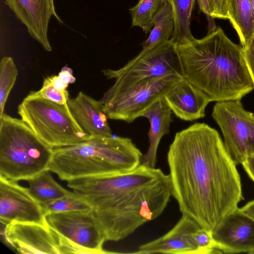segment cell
<instances>
[{
  "label": "cell",
  "instance_id": "obj_1",
  "mask_svg": "<svg viewBox=\"0 0 254 254\" xmlns=\"http://www.w3.org/2000/svg\"><path fill=\"white\" fill-rule=\"evenodd\" d=\"M172 196L182 215L211 233L243 199L241 178L218 131L195 123L177 132L167 153Z\"/></svg>",
  "mask_w": 254,
  "mask_h": 254
},
{
  "label": "cell",
  "instance_id": "obj_2",
  "mask_svg": "<svg viewBox=\"0 0 254 254\" xmlns=\"http://www.w3.org/2000/svg\"><path fill=\"white\" fill-rule=\"evenodd\" d=\"M67 186L92 206L106 241L114 242L158 217L172 196L169 175L141 164L125 173L70 180Z\"/></svg>",
  "mask_w": 254,
  "mask_h": 254
},
{
  "label": "cell",
  "instance_id": "obj_3",
  "mask_svg": "<svg viewBox=\"0 0 254 254\" xmlns=\"http://www.w3.org/2000/svg\"><path fill=\"white\" fill-rule=\"evenodd\" d=\"M177 48L183 77L211 102L241 100L254 89L243 47L220 27Z\"/></svg>",
  "mask_w": 254,
  "mask_h": 254
},
{
  "label": "cell",
  "instance_id": "obj_4",
  "mask_svg": "<svg viewBox=\"0 0 254 254\" xmlns=\"http://www.w3.org/2000/svg\"><path fill=\"white\" fill-rule=\"evenodd\" d=\"M142 153L128 137L92 138L54 148L49 170L62 180L112 175L131 171L141 164Z\"/></svg>",
  "mask_w": 254,
  "mask_h": 254
},
{
  "label": "cell",
  "instance_id": "obj_5",
  "mask_svg": "<svg viewBox=\"0 0 254 254\" xmlns=\"http://www.w3.org/2000/svg\"><path fill=\"white\" fill-rule=\"evenodd\" d=\"M53 151L22 119H0V176L27 181L49 170Z\"/></svg>",
  "mask_w": 254,
  "mask_h": 254
},
{
  "label": "cell",
  "instance_id": "obj_6",
  "mask_svg": "<svg viewBox=\"0 0 254 254\" xmlns=\"http://www.w3.org/2000/svg\"><path fill=\"white\" fill-rule=\"evenodd\" d=\"M18 115L36 134L56 148L77 144L92 138L81 128L67 103L27 96L17 107Z\"/></svg>",
  "mask_w": 254,
  "mask_h": 254
},
{
  "label": "cell",
  "instance_id": "obj_7",
  "mask_svg": "<svg viewBox=\"0 0 254 254\" xmlns=\"http://www.w3.org/2000/svg\"><path fill=\"white\" fill-rule=\"evenodd\" d=\"M102 72L107 79H114L104 97L120 93L144 80L172 74L183 76L177 45L171 39L139 53L120 68L102 69Z\"/></svg>",
  "mask_w": 254,
  "mask_h": 254
},
{
  "label": "cell",
  "instance_id": "obj_8",
  "mask_svg": "<svg viewBox=\"0 0 254 254\" xmlns=\"http://www.w3.org/2000/svg\"><path fill=\"white\" fill-rule=\"evenodd\" d=\"M56 234L61 254L114 253L104 250L106 238L93 209L46 215Z\"/></svg>",
  "mask_w": 254,
  "mask_h": 254
},
{
  "label": "cell",
  "instance_id": "obj_9",
  "mask_svg": "<svg viewBox=\"0 0 254 254\" xmlns=\"http://www.w3.org/2000/svg\"><path fill=\"white\" fill-rule=\"evenodd\" d=\"M183 77L177 74L140 82L116 95L99 100L108 119L127 123L142 117L145 111L174 86Z\"/></svg>",
  "mask_w": 254,
  "mask_h": 254
},
{
  "label": "cell",
  "instance_id": "obj_10",
  "mask_svg": "<svg viewBox=\"0 0 254 254\" xmlns=\"http://www.w3.org/2000/svg\"><path fill=\"white\" fill-rule=\"evenodd\" d=\"M212 116L219 127L228 153L237 165L254 153V115L240 100L216 102Z\"/></svg>",
  "mask_w": 254,
  "mask_h": 254
},
{
  "label": "cell",
  "instance_id": "obj_11",
  "mask_svg": "<svg viewBox=\"0 0 254 254\" xmlns=\"http://www.w3.org/2000/svg\"><path fill=\"white\" fill-rule=\"evenodd\" d=\"M0 220L5 225L13 222L48 225L40 204L28 188L0 176Z\"/></svg>",
  "mask_w": 254,
  "mask_h": 254
},
{
  "label": "cell",
  "instance_id": "obj_12",
  "mask_svg": "<svg viewBox=\"0 0 254 254\" xmlns=\"http://www.w3.org/2000/svg\"><path fill=\"white\" fill-rule=\"evenodd\" d=\"M222 253H247L254 250V219L237 207L221 220L211 233Z\"/></svg>",
  "mask_w": 254,
  "mask_h": 254
},
{
  "label": "cell",
  "instance_id": "obj_13",
  "mask_svg": "<svg viewBox=\"0 0 254 254\" xmlns=\"http://www.w3.org/2000/svg\"><path fill=\"white\" fill-rule=\"evenodd\" d=\"M4 237L19 254H61L58 237L48 225L11 223L5 227Z\"/></svg>",
  "mask_w": 254,
  "mask_h": 254
},
{
  "label": "cell",
  "instance_id": "obj_14",
  "mask_svg": "<svg viewBox=\"0 0 254 254\" xmlns=\"http://www.w3.org/2000/svg\"><path fill=\"white\" fill-rule=\"evenodd\" d=\"M16 17L24 24L31 37L46 51L52 47L48 36L49 23L52 15L63 22L57 14L51 0H5Z\"/></svg>",
  "mask_w": 254,
  "mask_h": 254
},
{
  "label": "cell",
  "instance_id": "obj_15",
  "mask_svg": "<svg viewBox=\"0 0 254 254\" xmlns=\"http://www.w3.org/2000/svg\"><path fill=\"white\" fill-rule=\"evenodd\" d=\"M200 227L190 217L182 215L167 233L140 246L134 254H201L193 237Z\"/></svg>",
  "mask_w": 254,
  "mask_h": 254
},
{
  "label": "cell",
  "instance_id": "obj_16",
  "mask_svg": "<svg viewBox=\"0 0 254 254\" xmlns=\"http://www.w3.org/2000/svg\"><path fill=\"white\" fill-rule=\"evenodd\" d=\"M163 98L172 113L186 121H193L203 118L206 107L211 102L205 93L184 77L181 78Z\"/></svg>",
  "mask_w": 254,
  "mask_h": 254
},
{
  "label": "cell",
  "instance_id": "obj_17",
  "mask_svg": "<svg viewBox=\"0 0 254 254\" xmlns=\"http://www.w3.org/2000/svg\"><path fill=\"white\" fill-rule=\"evenodd\" d=\"M73 118L82 130L92 138L113 136L108 117L100 101L82 92L67 102Z\"/></svg>",
  "mask_w": 254,
  "mask_h": 254
},
{
  "label": "cell",
  "instance_id": "obj_18",
  "mask_svg": "<svg viewBox=\"0 0 254 254\" xmlns=\"http://www.w3.org/2000/svg\"><path fill=\"white\" fill-rule=\"evenodd\" d=\"M172 112L163 98L150 106L143 114L150 123L148 132L149 146L143 155L141 165L149 168H155L158 145L162 138L168 134L173 121Z\"/></svg>",
  "mask_w": 254,
  "mask_h": 254
},
{
  "label": "cell",
  "instance_id": "obj_19",
  "mask_svg": "<svg viewBox=\"0 0 254 254\" xmlns=\"http://www.w3.org/2000/svg\"><path fill=\"white\" fill-rule=\"evenodd\" d=\"M228 16L245 47L254 35V9L250 0H228Z\"/></svg>",
  "mask_w": 254,
  "mask_h": 254
},
{
  "label": "cell",
  "instance_id": "obj_20",
  "mask_svg": "<svg viewBox=\"0 0 254 254\" xmlns=\"http://www.w3.org/2000/svg\"><path fill=\"white\" fill-rule=\"evenodd\" d=\"M174 26L171 5L168 0H165L155 18L153 27L148 37L141 44L142 49L140 53H143L171 39Z\"/></svg>",
  "mask_w": 254,
  "mask_h": 254
},
{
  "label": "cell",
  "instance_id": "obj_21",
  "mask_svg": "<svg viewBox=\"0 0 254 254\" xmlns=\"http://www.w3.org/2000/svg\"><path fill=\"white\" fill-rule=\"evenodd\" d=\"M50 171L45 170L27 181L29 183L28 189L30 193L41 205L73 192L57 183Z\"/></svg>",
  "mask_w": 254,
  "mask_h": 254
},
{
  "label": "cell",
  "instance_id": "obj_22",
  "mask_svg": "<svg viewBox=\"0 0 254 254\" xmlns=\"http://www.w3.org/2000/svg\"><path fill=\"white\" fill-rule=\"evenodd\" d=\"M174 18V30L171 40L177 46L188 43L194 37L190 20L195 0H168Z\"/></svg>",
  "mask_w": 254,
  "mask_h": 254
},
{
  "label": "cell",
  "instance_id": "obj_23",
  "mask_svg": "<svg viewBox=\"0 0 254 254\" xmlns=\"http://www.w3.org/2000/svg\"><path fill=\"white\" fill-rule=\"evenodd\" d=\"M165 0H139L129 9L132 26L141 28L146 34L150 32L155 18Z\"/></svg>",
  "mask_w": 254,
  "mask_h": 254
},
{
  "label": "cell",
  "instance_id": "obj_24",
  "mask_svg": "<svg viewBox=\"0 0 254 254\" xmlns=\"http://www.w3.org/2000/svg\"><path fill=\"white\" fill-rule=\"evenodd\" d=\"M17 75L18 70L13 58L3 57L0 63V119L4 113L5 103Z\"/></svg>",
  "mask_w": 254,
  "mask_h": 254
},
{
  "label": "cell",
  "instance_id": "obj_25",
  "mask_svg": "<svg viewBox=\"0 0 254 254\" xmlns=\"http://www.w3.org/2000/svg\"><path fill=\"white\" fill-rule=\"evenodd\" d=\"M41 205L45 215L51 213L86 210L93 209L83 197L74 191L69 195Z\"/></svg>",
  "mask_w": 254,
  "mask_h": 254
},
{
  "label": "cell",
  "instance_id": "obj_26",
  "mask_svg": "<svg viewBox=\"0 0 254 254\" xmlns=\"http://www.w3.org/2000/svg\"><path fill=\"white\" fill-rule=\"evenodd\" d=\"M28 96L43 98L60 104H66L69 99L67 90L62 91L56 89L51 83L48 77L44 79L40 90L31 91Z\"/></svg>",
  "mask_w": 254,
  "mask_h": 254
},
{
  "label": "cell",
  "instance_id": "obj_27",
  "mask_svg": "<svg viewBox=\"0 0 254 254\" xmlns=\"http://www.w3.org/2000/svg\"><path fill=\"white\" fill-rule=\"evenodd\" d=\"M193 237L201 254L222 253L216 248L211 232L200 227L194 233Z\"/></svg>",
  "mask_w": 254,
  "mask_h": 254
},
{
  "label": "cell",
  "instance_id": "obj_28",
  "mask_svg": "<svg viewBox=\"0 0 254 254\" xmlns=\"http://www.w3.org/2000/svg\"><path fill=\"white\" fill-rule=\"evenodd\" d=\"M211 17L228 19V0H208Z\"/></svg>",
  "mask_w": 254,
  "mask_h": 254
},
{
  "label": "cell",
  "instance_id": "obj_29",
  "mask_svg": "<svg viewBox=\"0 0 254 254\" xmlns=\"http://www.w3.org/2000/svg\"><path fill=\"white\" fill-rule=\"evenodd\" d=\"M243 49L245 60L254 87V35L250 42Z\"/></svg>",
  "mask_w": 254,
  "mask_h": 254
},
{
  "label": "cell",
  "instance_id": "obj_30",
  "mask_svg": "<svg viewBox=\"0 0 254 254\" xmlns=\"http://www.w3.org/2000/svg\"><path fill=\"white\" fill-rule=\"evenodd\" d=\"M242 165L249 177L254 183V153L248 157Z\"/></svg>",
  "mask_w": 254,
  "mask_h": 254
},
{
  "label": "cell",
  "instance_id": "obj_31",
  "mask_svg": "<svg viewBox=\"0 0 254 254\" xmlns=\"http://www.w3.org/2000/svg\"><path fill=\"white\" fill-rule=\"evenodd\" d=\"M51 83L57 89L60 91H65L66 90L68 84L65 83L59 76L55 75L48 77Z\"/></svg>",
  "mask_w": 254,
  "mask_h": 254
},
{
  "label": "cell",
  "instance_id": "obj_32",
  "mask_svg": "<svg viewBox=\"0 0 254 254\" xmlns=\"http://www.w3.org/2000/svg\"><path fill=\"white\" fill-rule=\"evenodd\" d=\"M58 75L65 83L68 84L74 83L76 80L72 75V70L66 66L63 68Z\"/></svg>",
  "mask_w": 254,
  "mask_h": 254
},
{
  "label": "cell",
  "instance_id": "obj_33",
  "mask_svg": "<svg viewBox=\"0 0 254 254\" xmlns=\"http://www.w3.org/2000/svg\"><path fill=\"white\" fill-rule=\"evenodd\" d=\"M196 0L199 10L204 13L208 18H212L210 16V10L208 0Z\"/></svg>",
  "mask_w": 254,
  "mask_h": 254
},
{
  "label": "cell",
  "instance_id": "obj_34",
  "mask_svg": "<svg viewBox=\"0 0 254 254\" xmlns=\"http://www.w3.org/2000/svg\"><path fill=\"white\" fill-rule=\"evenodd\" d=\"M241 209L244 213L254 219V200L248 202Z\"/></svg>",
  "mask_w": 254,
  "mask_h": 254
},
{
  "label": "cell",
  "instance_id": "obj_35",
  "mask_svg": "<svg viewBox=\"0 0 254 254\" xmlns=\"http://www.w3.org/2000/svg\"><path fill=\"white\" fill-rule=\"evenodd\" d=\"M249 254H254V250L251 251Z\"/></svg>",
  "mask_w": 254,
  "mask_h": 254
},
{
  "label": "cell",
  "instance_id": "obj_36",
  "mask_svg": "<svg viewBox=\"0 0 254 254\" xmlns=\"http://www.w3.org/2000/svg\"><path fill=\"white\" fill-rule=\"evenodd\" d=\"M51 2H52V3L53 5H54V0H51ZM55 6V5H54Z\"/></svg>",
  "mask_w": 254,
  "mask_h": 254
}]
</instances>
